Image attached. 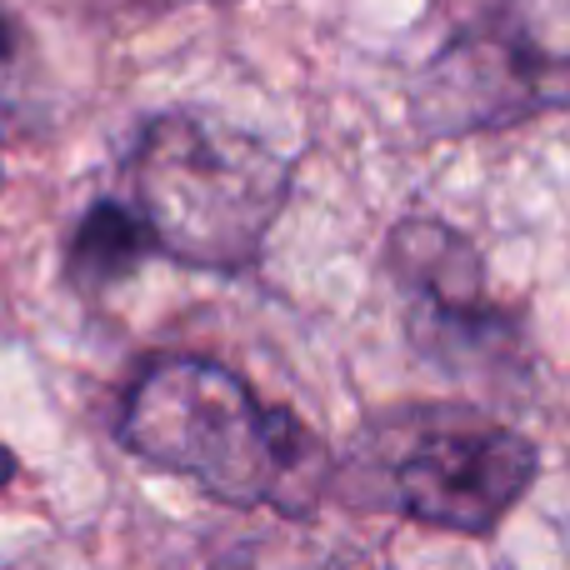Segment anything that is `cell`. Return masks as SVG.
<instances>
[{
	"label": "cell",
	"instance_id": "obj_1",
	"mask_svg": "<svg viewBox=\"0 0 570 570\" xmlns=\"http://www.w3.org/2000/svg\"><path fill=\"white\" fill-rule=\"evenodd\" d=\"M116 441L226 505L305 515L331 481V455L301 415L266 405L210 355H156L140 365L120 401Z\"/></svg>",
	"mask_w": 570,
	"mask_h": 570
},
{
	"label": "cell",
	"instance_id": "obj_2",
	"mask_svg": "<svg viewBox=\"0 0 570 570\" xmlns=\"http://www.w3.org/2000/svg\"><path fill=\"white\" fill-rule=\"evenodd\" d=\"M126 186L160 256L236 276L266 250L295 170L281 150L230 120L206 110H160L140 120L130 140Z\"/></svg>",
	"mask_w": 570,
	"mask_h": 570
},
{
	"label": "cell",
	"instance_id": "obj_3",
	"mask_svg": "<svg viewBox=\"0 0 570 570\" xmlns=\"http://www.w3.org/2000/svg\"><path fill=\"white\" fill-rule=\"evenodd\" d=\"M570 106V0H491L411 86L421 136L505 130Z\"/></svg>",
	"mask_w": 570,
	"mask_h": 570
},
{
	"label": "cell",
	"instance_id": "obj_4",
	"mask_svg": "<svg viewBox=\"0 0 570 570\" xmlns=\"http://www.w3.org/2000/svg\"><path fill=\"white\" fill-rule=\"evenodd\" d=\"M385 491L371 505L411 515L435 531L485 535L531 491L541 455L521 431L475 411L431 405L381 431Z\"/></svg>",
	"mask_w": 570,
	"mask_h": 570
},
{
	"label": "cell",
	"instance_id": "obj_5",
	"mask_svg": "<svg viewBox=\"0 0 570 570\" xmlns=\"http://www.w3.org/2000/svg\"><path fill=\"white\" fill-rule=\"evenodd\" d=\"M391 271L411 301V331L445 365H465L471 351L501 345V311L485 295V266L461 230L431 216H411L391 230Z\"/></svg>",
	"mask_w": 570,
	"mask_h": 570
},
{
	"label": "cell",
	"instance_id": "obj_6",
	"mask_svg": "<svg viewBox=\"0 0 570 570\" xmlns=\"http://www.w3.org/2000/svg\"><path fill=\"white\" fill-rule=\"evenodd\" d=\"M146 256H156V236H150L146 216L130 200L100 196L86 206V216L76 220L66 246V281L80 295H100L110 285L130 281Z\"/></svg>",
	"mask_w": 570,
	"mask_h": 570
},
{
	"label": "cell",
	"instance_id": "obj_7",
	"mask_svg": "<svg viewBox=\"0 0 570 570\" xmlns=\"http://www.w3.org/2000/svg\"><path fill=\"white\" fill-rule=\"evenodd\" d=\"M20 50H26V36H20L16 16H10L6 0H0V80H6L10 70L20 66Z\"/></svg>",
	"mask_w": 570,
	"mask_h": 570
},
{
	"label": "cell",
	"instance_id": "obj_8",
	"mask_svg": "<svg viewBox=\"0 0 570 570\" xmlns=\"http://www.w3.org/2000/svg\"><path fill=\"white\" fill-rule=\"evenodd\" d=\"M10 481H16V451L0 445V485H10Z\"/></svg>",
	"mask_w": 570,
	"mask_h": 570
},
{
	"label": "cell",
	"instance_id": "obj_9",
	"mask_svg": "<svg viewBox=\"0 0 570 570\" xmlns=\"http://www.w3.org/2000/svg\"><path fill=\"white\" fill-rule=\"evenodd\" d=\"M0 180H6V170H0Z\"/></svg>",
	"mask_w": 570,
	"mask_h": 570
}]
</instances>
